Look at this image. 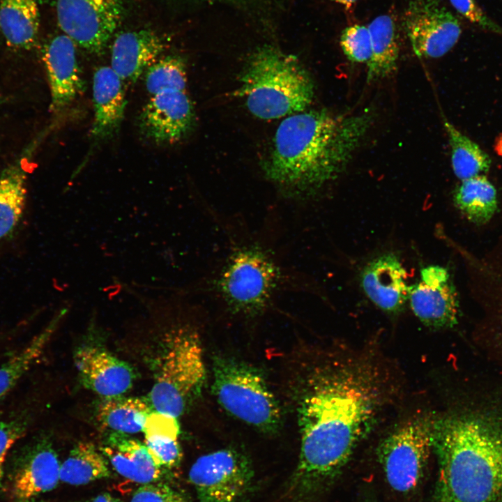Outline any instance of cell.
<instances>
[{"instance_id":"5bb4252c","label":"cell","mask_w":502,"mask_h":502,"mask_svg":"<svg viewBox=\"0 0 502 502\" xmlns=\"http://www.w3.org/2000/svg\"><path fill=\"white\" fill-rule=\"evenodd\" d=\"M60 467L49 441L41 439L24 446L14 464L13 496L17 501H29L52 490L60 480Z\"/></svg>"},{"instance_id":"d590c367","label":"cell","mask_w":502,"mask_h":502,"mask_svg":"<svg viewBox=\"0 0 502 502\" xmlns=\"http://www.w3.org/2000/svg\"><path fill=\"white\" fill-rule=\"evenodd\" d=\"M335 2L342 4L346 8H350L356 1V0H333Z\"/></svg>"},{"instance_id":"7402d4cb","label":"cell","mask_w":502,"mask_h":502,"mask_svg":"<svg viewBox=\"0 0 502 502\" xmlns=\"http://www.w3.org/2000/svg\"><path fill=\"white\" fill-rule=\"evenodd\" d=\"M143 432L144 445L157 466L172 468L181 459L177 418L157 411L148 416Z\"/></svg>"},{"instance_id":"277c9868","label":"cell","mask_w":502,"mask_h":502,"mask_svg":"<svg viewBox=\"0 0 502 502\" xmlns=\"http://www.w3.org/2000/svg\"><path fill=\"white\" fill-rule=\"evenodd\" d=\"M237 95L248 110L262 119H275L305 111L314 93L312 77L298 59L273 46L249 58L240 75Z\"/></svg>"},{"instance_id":"52a82bcc","label":"cell","mask_w":502,"mask_h":502,"mask_svg":"<svg viewBox=\"0 0 502 502\" xmlns=\"http://www.w3.org/2000/svg\"><path fill=\"white\" fill-rule=\"evenodd\" d=\"M206 381L203 349L197 332L180 327L167 335L150 392L155 411L178 418L202 392Z\"/></svg>"},{"instance_id":"2e32d148","label":"cell","mask_w":502,"mask_h":502,"mask_svg":"<svg viewBox=\"0 0 502 502\" xmlns=\"http://www.w3.org/2000/svg\"><path fill=\"white\" fill-rule=\"evenodd\" d=\"M74 361L84 385L104 398L122 395L132 385L130 366L101 348H79Z\"/></svg>"},{"instance_id":"44dd1931","label":"cell","mask_w":502,"mask_h":502,"mask_svg":"<svg viewBox=\"0 0 502 502\" xmlns=\"http://www.w3.org/2000/svg\"><path fill=\"white\" fill-rule=\"evenodd\" d=\"M39 26L37 0H0V31L9 47L31 49L36 43Z\"/></svg>"},{"instance_id":"30bf717a","label":"cell","mask_w":502,"mask_h":502,"mask_svg":"<svg viewBox=\"0 0 502 502\" xmlns=\"http://www.w3.org/2000/svg\"><path fill=\"white\" fill-rule=\"evenodd\" d=\"M59 26L75 44L98 54L119 25L122 0H54Z\"/></svg>"},{"instance_id":"8d00e7d4","label":"cell","mask_w":502,"mask_h":502,"mask_svg":"<svg viewBox=\"0 0 502 502\" xmlns=\"http://www.w3.org/2000/svg\"><path fill=\"white\" fill-rule=\"evenodd\" d=\"M18 502H35V501H33V499H32V500L18 501Z\"/></svg>"},{"instance_id":"9c48e42d","label":"cell","mask_w":502,"mask_h":502,"mask_svg":"<svg viewBox=\"0 0 502 502\" xmlns=\"http://www.w3.org/2000/svg\"><path fill=\"white\" fill-rule=\"evenodd\" d=\"M253 478L248 457L233 448L201 455L189 471L199 502H241L251 490Z\"/></svg>"},{"instance_id":"f1b7e54d","label":"cell","mask_w":502,"mask_h":502,"mask_svg":"<svg viewBox=\"0 0 502 502\" xmlns=\"http://www.w3.org/2000/svg\"><path fill=\"white\" fill-rule=\"evenodd\" d=\"M110 475L107 459L88 442L77 443L60 467V480L73 485H86Z\"/></svg>"},{"instance_id":"4316f807","label":"cell","mask_w":502,"mask_h":502,"mask_svg":"<svg viewBox=\"0 0 502 502\" xmlns=\"http://www.w3.org/2000/svg\"><path fill=\"white\" fill-rule=\"evenodd\" d=\"M63 314L61 311L24 347L0 364V400L15 388L40 358Z\"/></svg>"},{"instance_id":"d4e9b609","label":"cell","mask_w":502,"mask_h":502,"mask_svg":"<svg viewBox=\"0 0 502 502\" xmlns=\"http://www.w3.org/2000/svg\"><path fill=\"white\" fill-rule=\"evenodd\" d=\"M151 412L148 403L139 397H105L97 409V418L108 429L121 434L143 432Z\"/></svg>"},{"instance_id":"e575fe53","label":"cell","mask_w":502,"mask_h":502,"mask_svg":"<svg viewBox=\"0 0 502 502\" xmlns=\"http://www.w3.org/2000/svg\"><path fill=\"white\" fill-rule=\"evenodd\" d=\"M85 502H122L119 499L116 498L108 493H103L93 497Z\"/></svg>"},{"instance_id":"8992f818","label":"cell","mask_w":502,"mask_h":502,"mask_svg":"<svg viewBox=\"0 0 502 502\" xmlns=\"http://www.w3.org/2000/svg\"><path fill=\"white\" fill-rule=\"evenodd\" d=\"M212 393L230 416L257 431L274 434L282 424L277 400L262 373L233 358H213Z\"/></svg>"},{"instance_id":"7c38bea8","label":"cell","mask_w":502,"mask_h":502,"mask_svg":"<svg viewBox=\"0 0 502 502\" xmlns=\"http://www.w3.org/2000/svg\"><path fill=\"white\" fill-rule=\"evenodd\" d=\"M409 301L414 314L427 326L445 328L457 322V294L444 267L423 268L420 281L409 287Z\"/></svg>"},{"instance_id":"1f68e13d","label":"cell","mask_w":502,"mask_h":502,"mask_svg":"<svg viewBox=\"0 0 502 502\" xmlns=\"http://www.w3.org/2000/svg\"><path fill=\"white\" fill-rule=\"evenodd\" d=\"M340 46L351 61L367 63L372 54L368 28L360 24L345 28L340 37Z\"/></svg>"},{"instance_id":"5b68a950","label":"cell","mask_w":502,"mask_h":502,"mask_svg":"<svg viewBox=\"0 0 502 502\" xmlns=\"http://www.w3.org/2000/svg\"><path fill=\"white\" fill-rule=\"evenodd\" d=\"M271 252L258 243L235 247L211 289L233 313L253 317L268 306L285 277Z\"/></svg>"},{"instance_id":"cb8c5ba5","label":"cell","mask_w":502,"mask_h":502,"mask_svg":"<svg viewBox=\"0 0 502 502\" xmlns=\"http://www.w3.org/2000/svg\"><path fill=\"white\" fill-rule=\"evenodd\" d=\"M453 200L468 220L478 225L489 222L497 208L496 190L485 174L460 181Z\"/></svg>"},{"instance_id":"d6a6232c","label":"cell","mask_w":502,"mask_h":502,"mask_svg":"<svg viewBox=\"0 0 502 502\" xmlns=\"http://www.w3.org/2000/svg\"><path fill=\"white\" fill-rule=\"evenodd\" d=\"M464 19L485 31L502 36V26L491 18L476 0H449Z\"/></svg>"},{"instance_id":"ba28073f","label":"cell","mask_w":502,"mask_h":502,"mask_svg":"<svg viewBox=\"0 0 502 502\" xmlns=\"http://www.w3.org/2000/svg\"><path fill=\"white\" fill-rule=\"evenodd\" d=\"M435 420L425 415L412 418L379 443L377 457L394 490L408 493L421 480L433 451Z\"/></svg>"},{"instance_id":"7a4b0ae2","label":"cell","mask_w":502,"mask_h":502,"mask_svg":"<svg viewBox=\"0 0 502 502\" xmlns=\"http://www.w3.org/2000/svg\"><path fill=\"white\" fill-rule=\"evenodd\" d=\"M373 121L370 112L303 111L279 125L265 177L294 197H307L336 179L345 169Z\"/></svg>"},{"instance_id":"484cf974","label":"cell","mask_w":502,"mask_h":502,"mask_svg":"<svg viewBox=\"0 0 502 502\" xmlns=\"http://www.w3.org/2000/svg\"><path fill=\"white\" fill-rule=\"evenodd\" d=\"M26 174L19 164L12 165L0 174V240L17 227L25 207Z\"/></svg>"},{"instance_id":"8fae6325","label":"cell","mask_w":502,"mask_h":502,"mask_svg":"<svg viewBox=\"0 0 502 502\" xmlns=\"http://www.w3.org/2000/svg\"><path fill=\"white\" fill-rule=\"evenodd\" d=\"M403 26L419 58L444 56L462 32L459 20L441 0H411L404 13Z\"/></svg>"},{"instance_id":"4fadbf2b","label":"cell","mask_w":502,"mask_h":502,"mask_svg":"<svg viewBox=\"0 0 502 502\" xmlns=\"http://www.w3.org/2000/svg\"><path fill=\"white\" fill-rule=\"evenodd\" d=\"M192 102L183 91H166L151 96L141 111L139 127L151 142L160 145L178 142L195 124Z\"/></svg>"},{"instance_id":"3957f363","label":"cell","mask_w":502,"mask_h":502,"mask_svg":"<svg viewBox=\"0 0 502 502\" xmlns=\"http://www.w3.org/2000/svg\"><path fill=\"white\" fill-rule=\"evenodd\" d=\"M436 502H502V418L481 413L435 420Z\"/></svg>"},{"instance_id":"e0dca14e","label":"cell","mask_w":502,"mask_h":502,"mask_svg":"<svg viewBox=\"0 0 502 502\" xmlns=\"http://www.w3.org/2000/svg\"><path fill=\"white\" fill-rule=\"evenodd\" d=\"M93 144L106 142L119 130L127 104L123 82L109 66L98 68L93 76Z\"/></svg>"},{"instance_id":"ac0fdd59","label":"cell","mask_w":502,"mask_h":502,"mask_svg":"<svg viewBox=\"0 0 502 502\" xmlns=\"http://www.w3.org/2000/svg\"><path fill=\"white\" fill-rule=\"evenodd\" d=\"M361 284L370 301L386 312H400L409 300L406 271L393 254L369 263L363 271Z\"/></svg>"},{"instance_id":"d6986e66","label":"cell","mask_w":502,"mask_h":502,"mask_svg":"<svg viewBox=\"0 0 502 502\" xmlns=\"http://www.w3.org/2000/svg\"><path fill=\"white\" fill-rule=\"evenodd\" d=\"M165 47L162 36L152 30L121 33L112 45L110 67L123 82L135 83Z\"/></svg>"},{"instance_id":"f546056e","label":"cell","mask_w":502,"mask_h":502,"mask_svg":"<svg viewBox=\"0 0 502 502\" xmlns=\"http://www.w3.org/2000/svg\"><path fill=\"white\" fill-rule=\"evenodd\" d=\"M186 84L185 63L177 56L158 59L146 70L145 85L151 96L166 91H185Z\"/></svg>"},{"instance_id":"836d02e7","label":"cell","mask_w":502,"mask_h":502,"mask_svg":"<svg viewBox=\"0 0 502 502\" xmlns=\"http://www.w3.org/2000/svg\"><path fill=\"white\" fill-rule=\"evenodd\" d=\"M130 502H188L178 490L163 483L142 485L132 494Z\"/></svg>"},{"instance_id":"9a60e30c","label":"cell","mask_w":502,"mask_h":502,"mask_svg":"<svg viewBox=\"0 0 502 502\" xmlns=\"http://www.w3.org/2000/svg\"><path fill=\"white\" fill-rule=\"evenodd\" d=\"M75 44L68 36L59 35L48 41L43 50L42 58L50 85L52 112L66 108L85 89Z\"/></svg>"},{"instance_id":"6da1fadb","label":"cell","mask_w":502,"mask_h":502,"mask_svg":"<svg viewBox=\"0 0 502 502\" xmlns=\"http://www.w3.org/2000/svg\"><path fill=\"white\" fill-rule=\"evenodd\" d=\"M372 363L341 358L316 366L301 389V450L290 493L307 499L328 485L379 418L384 383Z\"/></svg>"},{"instance_id":"4dcf8cb0","label":"cell","mask_w":502,"mask_h":502,"mask_svg":"<svg viewBox=\"0 0 502 502\" xmlns=\"http://www.w3.org/2000/svg\"><path fill=\"white\" fill-rule=\"evenodd\" d=\"M31 418L28 411H22L0 420V487L7 455L13 445L28 432Z\"/></svg>"},{"instance_id":"ffe728a7","label":"cell","mask_w":502,"mask_h":502,"mask_svg":"<svg viewBox=\"0 0 502 502\" xmlns=\"http://www.w3.org/2000/svg\"><path fill=\"white\" fill-rule=\"evenodd\" d=\"M123 435L116 433L109 437L101 452L124 478L141 485L154 482L161 475L160 467L144 443Z\"/></svg>"},{"instance_id":"603a6c76","label":"cell","mask_w":502,"mask_h":502,"mask_svg":"<svg viewBox=\"0 0 502 502\" xmlns=\"http://www.w3.org/2000/svg\"><path fill=\"white\" fill-rule=\"evenodd\" d=\"M367 28L372 54L367 63V80L372 82L384 78L395 70L399 57V45L395 24L390 15L376 17Z\"/></svg>"},{"instance_id":"83f0119b","label":"cell","mask_w":502,"mask_h":502,"mask_svg":"<svg viewBox=\"0 0 502 502\" xmlns=\"http://www.w3.org/2000/svg\"><path fill=\"white\" fill-rule=\"evenodd\" d=\"M451 151L453 172L460 181L487 172L491 166L489 155L474 141L443 119Z\"/></svg>"}]
</instances>
